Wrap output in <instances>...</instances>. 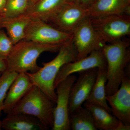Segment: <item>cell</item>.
<instances>
[{
	"label": "cell",
	"instance_id": "8992f818",
	"mask_svg": "<svg viewBox=\"0 0 130 130\" xmlns=\"http://www.w3.org/2000/svg\"><path fill=\"white\" fill-rule=\"evenodd\" d=\"M72 38V35L63 32L45 21L31 19L26 29L23 40L41 44H62Z\"/></svg>",
	"mask_w": 130,
	"mask_h": 130
},
{
	"label": "cell",
	"instance_id": "9c48e42d",
	"mask_svg": "<svg viewBox=\"0 0 130 130\" xmlns=\"http://www.w3.org/2000/svg\"><path fill=\"white\" fill-rule=\"evenodd\" d=\"M88 17V9L70 2L64 5L47 23L63 32L72 35L77 26Z\"/></svg>",
	"mask_w": 130,
	"mask_h": 130
},
{
	"label": "cell",
	"instance_id": "9a60e30c",
	"mask_svg": "<svg viewBox=\"0 0 130 130\" xmlns=\"http://www.w3.org/2000/svg\"><path fill=\"white\" fill-rule=\"evenodd\" d=\"M71 0H38L30 5L26 14L31 19L48 23L62 7Z\"/></svg>",
	"mask_w": 130,
	"mask_h": 130
},
{
	"label": "cell",
	"instance_id": "4316f807",
	"mask_svg": "<svg viewBox=\"0 0 130 130\" xmlns=\"http://www.w3.org/2000/svg\"><path fill=\"white\" fill-rule=\"evenodd\" d=\"M7 0H0V13H3Z\"/></svg>",
	"mask_w": 130,
	"mask_h": 130
},
{
	"label": "cell",
	"instance_id": "4fadbf2b",
	"mask_svg": "<svg viewBox=\"0 0 130 130\" xmlns=\"http://www.w3.org/2000/svg\"><path fill=\"white\" fill-rule=\"evenodd\" d=\"M88 10L90 18L115 14L130 15V0H96Z\"/></svg>",
	"mask_w": 130,
	"mask_h": 130
},
{
	"label": "cell",
	"instance_id": "5bb4252c",
	"mask_svg": "<svg viewBox=\"0 0 130 130\" xmlns=\"http://www.w3.org/2000/svg\"><path fill=\"white\" fill-rule=\"evenodd\" d=\"M33 86L26 73H18L8 91L2 111L7 113Z\"/></svg>",
	"mask_w": 130,
	"mask_h": 130
},
{
	"label": "cell",
	"instance_id": "f546056e",
	"mask_svg": "<svg viewBox=\"0 0 130 130\" xmlns=\"http://www.w3.org/2000/svg\"><path fill=\"white\" fill-rule=\"evenodd\" d=\"M38 1V0H29L32 3H32H34L36 2L37 1Z\"/></svg>",
	"mask_w": 130,
	"mask_h": 130
},
{
	"label": "cell",
	"instance_id": "d6986e66",
	"mask_svg": "<svg viewBox=\"0 0 130 130\" xmlns=\"http://www.w3.org/2000/svg\"><path fill=\"white\" fill-rule=\"evenodd\" d=\"M31 20L26 14L13 18H4L0 23V26L6 30L8 35L14 44L23 40L26 29Z\"/></svg>",
	"mask_w": 130,
	"mask_h": 130
},
{
	"label": "cell",
	"instance_id": "7c38bea8",
	"mask_svg": "<svg viewBox=\"0 0 130 130\" xmlns=\"http://www.w3.org/2000/svg\"><path fill=\"white\" fill-rule=\"evenodd\" d=\"M106 62L102 49L91 53L88 56L64 65L60 70L55 80L54 87L70 75L76 73L83 72L95 68H106Z\"/></svg>",
	"mask_w": 130,
	"mask_h": 130
},
{
	"label": "cell",
	"instance_id": "f1b7e54d",
	"mask_svg": "<svg viewBox=\"0 0 130 130\" xmlns=\"http://www.w3.org/2000/svg\"><path fill=\"white\" fill-rule=\"evenodd\" d=\"M4 18V14L3 13H0V23L3 18Z\"/></svg>",
	"mask_w": 130,
	"mask_h": 130
},
{
	"label": "cell",
	"instance_id": "4dcf8cb0",
	"mask_svg": "<svg viewBox=\"0 0 130 130\" xmlns=\"http://www.w3.org/2000/svg\"><path fill=\"white\" fill-rule=\"evenodd\" d=\"M2 72L0 73V77H1V75L2 73Z\"/></svg>",
	"mask_w": 130,
	"mask_h": 130
},
{
	"label": "cell",
	"instance_id": "52a82bcc",
	"mask_svg": "<svg viewBox=\"0 0 130 130\" xmlns=\"http://www.w3.org/2000/svg\"><path fill=\"white\" fill-rule=\"evenodd\" d=\"M72 40L77 52L76 60L102 49L103 42L93 28L90 18H86L73 32Z\"/></svg>",
	"mask_w": 130,
	"mask_h": 130
},
{
	"label": "cell",
	"instance_id": "603a6c76",
	"mask_svg": "<svg viewBox=\"0 0 130 130\" xmlns=\"http://www.w3.org/2000/svg\"><path fill=\"white\" fill-rule=\"evenodd\" d=\"M14 45L8 35L0 30V58L6 59Z\"/></svg>",
	"mask_w": 130,
	"mask_h": 130
},
{
	"label": "cell",
	"instance_id": "83f0119b",
	"mask_svg": "<svg viewBox=\"0 0 130 130\" xmlns=\"http://www.w3.org/2000/svg\"><path fill=\"white\" fill-rule=\"evenodd\" d=\"M2 111V110L0 109V130H2V120H1V116Z\"/></svg>",
	"mask_w": 130,
	"mask_h": 130
},
{
	"label": "cell",
	"instance_id": "d4e9b609",
	"mask_svg": "<svg viewBox=\"0 0 130 130\" xmlns=\"http://www.w3.org/2000/svg\"><path fill=\"white\" fill-rule=\"evenodd\" d=\"M7 68L6 60L0 58V73L3 72Z\"/></svg>",
	"mask_w": 130,
	"mask_h": 130
},
{
	"label": "cell",
	"instance_id": "cb8c5ba5",
	"mask_svg": "<svg viewBox=\"0 0 130 130\" xmlns=\"http://www.w3.org/2000/svg\"><path fill=\"white\" fill-rule=\"evenodd\" d=\"M96 0H71V2L77 4L85 9H88Z\"/></svg>",
	"mask_w": 130,
	"mask_h": 130
},
{
	"label": "cell",
	"instance_id": "484cf974",
	"mask_svg": "<svg viewBox=\"0 0 130 130\" xmlns=\"http://www.w3.org/2000/svg\"><path fill=\"white\" fill-rule=\"evenodd\" d=\"M130 125H127L120 122L116 130H130Z\"/></svg>",
	"mask_w": 130,
	"mask_h": 130
},
{
	"label": "cell",
	"instance_id": "5b68a950",
	"mask_svg": "<svg viewBox=\"0 0 130 130\" xmlns=\"http://www.w3.org/2000/svg\"><path fill=\"white\" fill-rule=\"evenodd\" d=\"M93 28L103 42L113 43L130 34V15L123 14L90 18Z\"/></svg>",
	"mask_w": 130,
	"mask_h": 130
},
{
	"label": "cell",
	"instance_id": "277c9868",
	"mask_svg": "<svg viewBox=\"0 0 130 130\" xmlns=\"http://www.w3.org/2000/svg\"><path fill=\"white\" fill-rule=\"evenodd\" d=\"M55 103L37 86L33 85L7 114L23 113L36 118L48 129L54 124Z\"/></svg>",
	"mask_w": 130,
	"mask_h": 130
},
{
	"label": "cell",
	"instance_id": "ffe728a7",
	"mask_svg": "<svg viewBox=\"0 0 130 130\" xmlns=\"http://www.w3.org/2000/svg\"><path fill=\"white\" fill-rule=\"evenodd\" d=\"M71 130H97L90 112L81 107L70 115Z\"/></svg>",
	"mask_w": 130,
	"mask_h": 130
},
{
	"label": "cell",
	"instance_id": "7402d4cb",
	"mask_svg": "<svg viewBox=\"0 0 130 130\" xmlns=\"http://www.w3.org/2000/svg\"><path fill=\"white\" fill-rule=\"evenodd\" d=\"M18 73L7 69L0 77V109L2 110L4 101L9 88Z\"/></svg>",
	"mask_w": 130,
	"mask_h": 130
},
{
	"label": "cell",
	"instance_id": "e0dca14e",
	"mask_svg": "<svg viewBox=\"0 0 130 130\" xmlns=\"http://www.w3.org/2000/svg\"><path fill=\"white\" fill-rule=\"evenodd\" d=\"M107 81L106 68H98L94 84L88 98L85 103L99 105L112 113L111 108L106 99Z\"/></svg>",
	"mask_w": 130,
	"mask_h": 130
},
{
	"label": "cell",
	"instance_id": "44dd1931",
	"mask_svg": "<svg viewBox=\"0 0 130 130\" xmlns=\"http://www.w3.org/2000/svg\"><path fill=\"white\" fill-rule=\"evenodd\" d=\"M32 3L29 0H7L4 18H13L25 14Z\"/></svg>",
	"mask_w": 130,
	"mask_h": 130
},
{
	"label": "cell",
	"instance_id": "6da1fadb",
	"mask_svg": "<svg viewBox=\"0 0 130 130\" xmlns=\"http://www.w3.org/2000/svg\"><path fill=\"white\" fill-rule=\"evenodd\" d=\"M57 56L34 73L26 72L33 85L37 86L55 104L57 95L54 83L64 65L76 60L77 52L72 39L61 45Z\"/></svg>",
	"mask_w": 130,
	"mask_h": 130
},
{
	"label": "cell",
	"instance_id": "7a4b0ae2",
	"mask_svg": "<svg viewBox=\"0 0 130 130\" xmlns=\"http://www.w3.org/2000/svg\"><path fill=\"white\" fill-rule=\"evenodd\" d=\"M130 42L123 39L103 46L102 51L106 62L107 81L106 95L118 89L129 67Z\"/></svg>",
	"mask_w": 130,
	"mask_h": 130
},
{
	"label": "cell",
	"instance_id": "8fae6325",
	"mask_svg": "<svg viewBox=\"0 0 130 130\" xmlns=\"http://www.w3.org/2000/svg\"><path fill=\"white\" fill-rule=\"evenodd\" d=\"M97 71L98 68H95L79 73L78 78L70 90L69 114L82 107L88 98L95 81Z\"/></svg>",
	"mask_w": 130,
	"mask_h": 130
},
{
	"label": "cell",
	"instance_id": "3957f363",
	"mask_svg": "<svg viewBox=\"0 0 130 130\" xmlns=\"http://www.w3.org/2000/svg\"><path fill=\"white\" fill-rule=\"evenodd\" d=\"M62 44H41L21 40L14 44L6 59L7 69L18 73L36 72L40 68L37 64L40 55L45 52H58Z\"/></svg>",
	"mask_w": 130,
	"mask_h": 130
},
{
	"label": "cell",
	"instance_id": "2e32d148",
	"mask_svg": "<svg viewBox=\"0 0 130 130\" xmlns=\"http://www.w3.org/2000/svg\"><path fill=\"white\" fill-rule=\"evenodd\" d=\"M2 129L5 130H47L37 119L23 113L7 114L2 120Z\"/></svg>",
	"mask_w": 130,
	"mask_h": 130
},
{
	"label": "cell",
	"instance_id": "ac0fdd59",
	"mask_svg": "<svg viewBox=\"0 0 130 130\" xmlns=\"http://www.w3.org/2000/svg\"><path fill=\"white\" fill-rule=\"evenodd\" d=\"M84 107L90 112L97 130H116L120 121L103 107L84 103Z\"/></svg>",
	"mask_w": 130,
	"mask_h": 130
},
{
	"label": "cell",
	"instance_id": "ba28073f",
	"mask_svg": "<svg viewBox=\"0 0 130 130\" xmlns=\"http://www.w3.org/2000/svg\"><path fill=\"white\" fill-rule=\"evenodd\" d=\"M77 78L73 74L70 75L55 88L57 98L54 111L53 130H71L69 112L70 92Z\"/></svg>",
	"mask_w": 130,
	"mask_h": 130
},
{
	"label": "cell",
	"instance_id": "30bf717a",
	"mask_svg": "<svg viewBox=\"0 0 130 130\" xmlns=\"http://www.w3.org/2000/svg\"><path fill=\"white\" fill-rule=\"evenodd\" d=\"M106 99L114 116L121 123L130 125V67L118 90L106 95Z\"/></svg>",
	"mask_w": 130,
	"mask_h": 130
}]
</instances>
